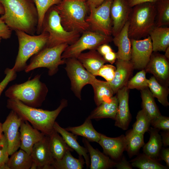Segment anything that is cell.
Instances as JSON below:
<instances>
[{"label":"cell","instance_id":"1","mask_svg":"<svg viewBox=\"0 0 169 169\" xmlns=\"http://www.w3.org/2000/svg\"><path fill=\"white\" fill-rule=\"evenodd\" d=\"M0 2L4 11L1 18L12 31H21L34 35L38 14L32 0H0Z\"/></svg>","mask_w":169,"mask_h":169},{"label":"cell","instance_id":"2","mask_svg":"<svg viewBox=\"0 0 169 169\" xmlns=\"http://www.w3.org/2000/svg\"><path fill=\"white\" fill-rule=\"evenodd\" d=\"M67 105V100L63 99L56 109L50 111L28 106L17 99H8L7 107L15 111L23 120L29 122L34 128L49 136L53 129L57 116Z\"/></svg>","mask_w":169,"mask_h":169},{"label":"cell","instance_id":"3","mask_svg":"<svg viewBox=\"0 0 169 169\" xmlns=\"http://www.w3.org/2000/svg\"><path fill=\"white\" fill-rule=\"evenodd\" d=\"M61 25L67 31L82 33L90 30L85 20L89 8L86 0H63L55 5Z\"/></svg>","mask_w":169,"mask_h":169},{"label":"cell","instance_id":"4","mask_svg":"<svg viewBox=\"0 0 169 169\" xmlns=\"http://www.w3.org/2000/svg\"><path fill=\"white\" fill-rule=\"evenodd\" d=\"M41 75L38 74L23 83L12 85L5 91V96L17 99L30 107L41 106L48 91L46 85L40 80Z\"/></svg>","mask_w":169,"mask_h":169},{"label":"cell","instance_id":"5","mask_svg":"<svg viewBox=\"0 0 169 169\" xmlns=\"http://www.w3.org/2000/svg\"><path fill=\"white\" fill-rule=\"evenodd\" d=\"M156 15L155 3H144L132 7L128 20L130 38L139 39L149 36L156 26Z\"/></svg>","mask_w":169,"mask_h":169},{"label":"cell","instance_id":"6","mask_svg":"<svg viewBox=\"0 0 169 169\" xmlns=\"http://www.w3.org/2000/svg\"><path fill=\"white\" fill-rule=\"evenodd\" d=\"M42 32H46L49 34L47 47L64 44H71L81 36V33L78 31L68 32L64 29L61 24L55 5L51 7L46 12L43 21L41 33Z\"/></svg>","mask_w":169,"mask_h":169},{"label":"cell","instance_id":"7","mask_svg":"<svg viewBox=\"0 0 169 169\" xmlns=\"http://www.w3.org/2000/svg\"><path fill=\"white\" fill-rule=\"evenodd\" d=\"M15 32L18 38L19 47L13 68L17 72L25 70L28 59L46 47L49 34L46 32H42L37 35H31L19 30Z\"/></svg>","mask_w":169,"mask_h":169},{"label":"cell","instance_id":"8","mask_svg":"<svg viewBox=\"0 0 169 169\" xmlns=\"http://www.w3.org/2000/svg\"><path fill=\"white\" fill-rule=\"evenodd\" d=\"M68 46L67 44H64L53 47H45L31 57L25 71L28 73L36 69L43 67L48 69L49 75L55 74L58 71L59 66L65 64V60L62 58L61 55Z\"/></svg>","mask_w":169,"mask_h":169},{"label":"cell","instance_id":"9","mask_svg":"<svg viewBox=\"0 0 169 169\" xmlns=\"http://www.w3.org/2000/svg\"><path fill=\"white\" fill-rule=\"evenodd\" d=\"M81 36L73 44L69 45L63 53L61 57L65 59L77 58L83 51L96 50L100 45L112 41L110 36L105 35L90 30L82 33Z\"/></svg>","mask_w":169,"mask_h":169},{"label":"cell","instance_id":"10","mask_svg":"<svg viewBox=\"0 0 169 169\" xmlns=\"http://www.w3.org/2000/svg\"><path fill=\"white\" fill-rule=\"evenodd\" d=\"M113 0H105L97 7L89 6V15L85 20L90 30L107 36L112 33V22L110 9Z\"/></svg>","mask_w":169,"mask_h":169},{"label":"cell","instance_id":"11","mask_svg":"<svg viewBox=\"0 0 169 169\" xmlns=\"http://www.w3.org/2000/svg\"><path fill=\"white\" fill-rule=\"evenodd\" d=\"M65 69L71 82V89L75 96L81 99V92L83 87L92 84L95 76L87 71L76 58L65 59Z\"/></svg>","mask_w":169,"mask_h":169},{"label":"cell","instance_id":"12","mask_svg":"<svg viewBox=\"0 0 169 169\" xmlns=\"http://www.w3.org/2000/svg\"><path fill=\"white\" fill-rule=\"evenodd\" d=\"M22 120L15 111L11 110L2 124V131L7 140L9 156L11 155L20 147L19 129Z\"/></svg>","mask_w":169,"mask_h":169},{"label":"cell","instance_id":"13","mask_svg":"<svg viewBox=\"0 0 169 169\" xmlns=\"http://www.w3.org/2000/svg\"><path fill=\"white\" fill-rule=\"evenodd\" d=\"M131 50L130 61L134 69H144L153 52L151 38L148 36L143 39H131Z\"/></svg>","mask_w":169,"mask_h":169},{"label":"cell","instance_id":"14","mask_svg":"<svg viewBox=\"0 0 169 169\" xmlns=\"http://www.w3.org/2000/svg\"><path fill=\"white\" fill-rule=\"evenodd\" d=\"M30 155L33 161L31 169H53L54 160L49 149L48 136L34 145Z\"/></svg>","mask_w":169,"mask_h":169},{"label":"cell","instance_id":"15","mask_svg":"<svg viewBox=\"0 0 169 169\" xmlns=\"http://www.w3.org/2000/svg\"><path fill=\"white\" fill-rule=\"evenodd\" d=\"M146 72L152 74L162 85L168 87L169 79V64L164 55L157 52L152 53L144 69Z\"/></svg>","mask_w":169,"mask_h":169},{"label":"cell","instance_id":"16","mask_svg":"<svg viewBox=\"0 0 169 169\" xmlns=\"http://www.w3.org/2000/svg\"><path fill=\"white\" fill-rule=\"evenodd\" d=\"M132 8L126 0H113L110 14L114 37L119 34L128 21Z\"/></svg>","mask_w":169,"mask_h":169},{"label":"cell","instance_id":"17","mask_svg":"<svg viewBox=\"0 0 169 169\" xmlns=\"http://www.w3.org/2000/svg\"><path fill=\"white\" fill-rule=\"evenodd\" d=\"M116 93L118 105L115 125L126 130L128 128L131 119L129 105V89L125 86L119 89Z\"/></svg>","mask_w":169,"mask_h":169},{"label":"cell","instance_id":"18","mask_svg":"<svg viewBox=\"0 0 169 169\" xmlns=\"http://www.w3.org/2000/svg\"><path fill=\"white\" fill-rule=\"evenodd\" d=\"M98 143L102 148L104 153L112 159L119 160L125 149V136L110 137L101 134Z\"/></svg>","mask_w":169,"mask_h":169},{"label":"cell","instance_id":"19","mask_svg":"<svg viewBox=\"0 0 169 169\" xmlns=\"http://www.w3.org/2000/svg\"><path fill=\"white\" fill-rule=\"evenodd\" d=\"M21 149L31 155L33 147L37 142L45 136L44 133L32 126L25 120H22L20 129Z\"/></svg>","mask_w":169,"mask_h":169},{"label":"cell","instance_id":"20","mask_svg":"<svg viewBox=\"0 0 169 169\" xmlns=\"http://www.w3.org/2000/svg\"><path fill=\"white\" fill-rule=\"evenodd\" d=\"M116 69L113 79L109 82L114 93L126 86L134 68L130 61L116 59L115 62Z\"/></svg>","mask_w":169,"mask_h":169},{"label":"cell","instance_id":"21","mask_svg":"<svg viewBox=\"0 0 169 169\" xmlns=\"http://www.w3.org/2000/svg\"><path fill=\"white\" fill-rule=\"evenodd\" d=\"M82 141L89 154L90 169H107L115 167L116 162L98 149H94L85 138H83Z\"/></svg>","mask_w":169,"mask_h":169},{"label":"cell","instance_id":"22","mask_svg":"<svg viewBox=\"0 0 169 169\" xmlns=\"http://www.w3.org/2000/svg\"><path fill=\"white\" fill-rule=\"evenodd\" d=\"M129 26L128 21L119 34L113 38L114 44L118 47L116 53L117 59L126 61L131 60V45L128 35Z\"/></svg>","mask_w":169,"mask_h":169},{"label":"cell","instance_id":"23","mask_svg":"<svg viewBox=\"0 0 169 169\" xmlns=\"http://www.w3.org/2000/svg\"><path fill=\"white\" fill-rule=\"evenodd\" d=\"M53 129L59 134L64 139L67 145L74 150L79 156L84 157L87 167L90 165V157L87 149L80 146L77 141V136L70 132L61 127L55 121Z\"/></svg>","mask_w":169,"mask_h":169},{"label":"cell","instance_id":"24","mask_svg":"<svg viewBox=\"0 0 169 169\" xmlns=\"http://www.w3.org/2000/svg\"><path fill=\"white\" fill-rule=\"evenodd\" d=\"M76 58L87 71L95 76L99 69L107 62L96 50L82 53Z\"/></svg>","mask_w":169,"mask_h":169},{"label":"cell","instance_id":"25","mask_svg":"<svg viewBox=\"0 0 169 169\" xmlns=\"http://www.w3.org/2000/svg\"><path fill=\"white\" fill-rule=\"evenodd\" d=\"M118 101L116 95L109 100L104 101L97 106L87 118L90 120H99L109 118L115 120L117 114Z\"/></svg>","mask_w":169,"mask_h":169},{"label":"cell","instance_id":"26","mask_svg":"<svg viewBox=\"0 0 169 169\" xmlns=\"http://www.w3.org/2000/svg\"><path fill=\"white\" fill-rule=\"evenodd\" d=\"M153 52H165L169 46V28L155 26L149 35Z\"/></svg>","mask_w":169,"mask_h":169},{"label":"cell","instance_id":"27","mask_svg":"<svg viewBox=\"0 0 169 169\" xmlns=\"http://www.w3.org/2000/svg\"><path fill=\"white\" fill-rule=\"evenodd\" d=\"M48 136L49 149L55 160L61 159L68 151H73L61 136L54 129Z\"/></svg>","mask_w":169,"mask_h":169},{"label":"cell","instance_id":"28","mask_svg":"<svg viewBox=\"0 0 169 169\" xmlns=\"http://www.w3.org/2000/svg\"><path fill=\"white\" fill-rule=\"evenodd\" d=\"M159 130L153 127L149 128L148 131L150 136L149 141L143 146V153L156 160L159 157L162 145Z\"/></svg>","mask_w":169,"mask_h":169},{"label":"cell","instance_id":"29","mask_svg":"<svg viewBox=\"0 0 169 169\" xmlns=\"http://www.w3.org/2000/svg\"><path fill=\"white\" fill-rule=\"evenodd\" d=\"M67 131L77 136H83L89 141L98 142L101 133L94 128L91 120L86 118L81 125L75 127L69 126L65 128Z\"/></svg>","mask_w":169,"mask_h":169},{"label":"cell","instance_id":"30","mask_svg":"<svg viewBox=\"0 0 169 169\" xmlns=\"http://www.w3.org/2000/svg\"><path fill=\"white\" fill-rule=\"evenodd\" d=\"M94 92V100L97 106L113 96L114 92L109 82L96 78L91 84Z\"/></svg>","mask_w":169,"mask_h":169},{"label":"cell","instance_id":"31","mask_svg":"<svg viewBox=\"0 0 169 169\" xmlns=\"http://www.w3.org/2000/svg\"><path fill=\"white\" fill-rule=\"evenodd\" d=\"M11 156L7 163L9 169H31L33 163L31 156L24 151L20 149Z\"/></svg>","mask_w":169,"mask_h":169},{"label":"cell","instance_id":"32","mask_svg":"<svg viewBox=\"0 0 169 169\" xmlns=\"http://www.w3.org/2000/svg\"><path fill=\"white\" fill-rule=\"evenodd\" d=\"M70 151V150L68 151L61 159L54 160L52 165L53 169H83L85 163L83 157L79 156V158L77 159L73 156Z\"/></svg>","mask_w":169,"mask_h":169},{"label":"cell","instance_id":"33","mask_svg":"<svg viewBox=\"0 0 169 169\" xmlns=\"http://www.w3.org/2000/svg\"><path fill=\"white\" fill-rule=\"evenodd\" d=\"M125 151L130 157L137 154L140 148L145 144L144 135L134 131L132 129L126 132L125 136Z\"/></svg>","mask_w":169,"mask_h":169},{"label":"cell","instance_id":"34","mask_svg":"<svg viewBox=\"0 0 169 169\" xmlns=\"http://www.w3.org/2000/svg\"><path fill=\"white\" fill-rule=\"evenodd\" d=\"M142 109L147 114L151 120L161 115L155 101L154 97L148 87L141 90Z\"/></svg>","mask_w":169,"mask_h":169},{"label":"cell","instance_id":"35","mask_svg":"<svg viewBox=\"0 0 169 169\" xmlns=\"http://www.w3.org/2000/svg\"><path fill=\"white\" fill-rule=\"evenodd\" d=\"M148 87L154 97L156 98L162 105L164 106L169 105L167 98L169 90L167 87L161 84L152 76L148 79Z\"/></svg>","mask_w":169,"mask_h":169},{"label":"cell","instance_id":"36","mask_svg":"<svg viewBox=\"0 0 169 169\" xmlns=\"http://www.w3.org/2000/svg\"><path fill=\"white\" fill-rule=\"evenodd\" d=\"M132 166L140 169H167L164 166L145 154H141L130 161Z\"/></svg>","mask_w":169,"mask_h":169},{"label":"cell","instance_id":"37","mask_svg":"<svg viewBox=\"0 0 169 169\" xmlns=\"http://www.w3.org/2000/svg\"><path fill=\"white\" fill-rule=\"evenodd\" d=\"M156 15V26L169 24V0H157L155 3Z\"/></svg>","mask_w":169,"mask_h":169},{"label":"cell","instance_id":"38","mask_svg":"<svg viewBox=\"0 0 169 169\" xmlns=\"http://www.w3.org/2000/svg\"><path fill=\"white\" fill-rule=\"evenodd\" d=\"M34 3L38 12V22L36 33L37 34L41 33L43 21L48 10L51 7L58 5L63 0H32Z\"/></svg>","mask_w":169,"mask_h":169},{"label":"cell","instance_id":"39","mask_svg":"<svg viewBox=\"0 0 169 169\" xmlns=\"http://www.w3.org/2000/svg\"><path fill=\"white\" fill-rule=\"evenodd\" d=\"M136 118V120L132 125V129L136 132L144 135L148 131L151 120L143 109L138 112Z\"/></svg>","mask_w":169,"mask_h":169},{"label":"cell","instance_id":"40","mask_svg":"<svg viewBox=\"0 0 169 169\" xmlns=\"http://www.w3.org/2000/svg\"><path fill=\"white\" fill-rule=\"evenodd\" d=\"M144 69L141 70L129 80L126 85L129 89H136L140 90L148 87V79L146 77Z\"/></svg>","mask_w":169,"mask_h":169},{"label":"cell","instance_id":"41","mask_svg":"<svg viewBox=\"0 0 169 169\" xmlns=\"http://www.w3.org/2000/svg\"><path fill=\"white\" fill-rule=\"evenodd\" d=\"M9 156L7 140L3 134L0 139V169H9L7 165Z\"/></svg>","mask_w":169,"mask_h":169},{"label":"cell","instance_id":"42","mask_svg":"<svg viewBox=\"0 0 169 169\" xmlns=\"http://www.w3.org/2000/svg\"><path fill=\"white\" fill-rule=\"evenodd\" d=\"M116 69V67L111 64H104L98 70L96 76L102 77L106 81L110 82L114 77Z\"/></svg>","mask_w":169,"mask_h":169},{"label":"cell","instance_id":"43","mask_svg":"<svg viewBox=\"0 0 169 169\" xmlns=\"http://www.w3.org/2000/svg\"><path fill=\"white\" fill-rule=\"evenodd\" d=\"M4 72L5 74V77L0 82V97L8 84L15 80L17 76L16 72L13 67L12 69L8 68H6Z\"/></svg>","mask_w":169,"mask_h":169},{"label":"cell","instance_id":"44","mask_svg":"<svg viewBox=\"0 0 169 169\" xmlns=\"http://www.w3.org/2000/svg\"><path fill=\"white\" fill-rule=\"evenodd\" d=\"M151 125L159 130L169 131V117L161 115L152 120Z\"/></svg>","mask_w":169,"mask_h":169},{"label":"cell","instance_id":"45","mask_svg":"<svg viewBox=\"0 0 169 169\" xmlns=\"http://www.w3.org/2000/svg\"><path fill=\"white\" fill-rule=\"evenodd\" d=\"M12 31L2 19L0 15V38L5 39L9 38L11 37Z\"/></svg>","mask_w":169,"mask_h":169},{"label":"cell","instance_id":"46","mask_svg":"<svg viewBox=\"0 0 169 169\" xmlns=\"http://www.w3.org/2000/svg\"><path fill=\"white\" fill-rule=\"evenodd\" d=\"M132 166L124 157H123L117 162L115 167L118 169H131Z\"/></svg>","mask_w":169,"mask_h":169},{"label":"cell","instance_id":"47","mask_svg":"<svg viewBox=\"0 0 169 169\" xmlns=\"http://www.w3.org/2000/svg\"><path fill=\"white\" fill-rule=\"evenodd\" d=\"M159 158L164 161L166 166H169V148H161L159 155Z\"/></svg>","mask_w":169,"mask_h":169},{"label":"cell","instance_id":"48","mask_svg":"<svg viewBox=\"0 0 169 169\" xmlns=\"http://www.w3.org/2000/svg\"><path fill=\"white\" fill-rule=\"evenodd\" d=\"M103 57L106 62H109L111 64L115 63L117 59L116 53L113 50L106 54Z\"/></svg>","mask_w":169,"mask_h":169},{"label":"cell","instance_id":"49","mask_svg":"<svg viewBox=\"0 0 169 169\" xmlns=\"http://www.w3.org/2000/svg\"><path fill=\"white\" fill-rule=\"evenodd\" d=\"M96 50L102 56L107 53L113 50L108 44H105L100 46Z\"/></svg>","mask_w":169,"mask_h":169},{"label":"cell","instance_id":"50","mask_svg":"<svg viewBox=\"0 0 169 169\" xmlns=\"http://www.w3.org/2000/svg\"><path fill=\"white\" fill-rule=\"evenodd\" d=\"M131 8L137 5L146 3H155L157 0H126Z\"/></svg>","mask_w":169,"mask_h":169},{"label":"cell","instance_id":"51","mask_svg":"<svg viewBox=\"0 0 169 169\" xmlns=\"http://www.w3.org/2000/svg\"><path fill=\"white\" fill-rule=\"evenodd\" d=\"M161 141L164 146H167L169 145V131H164L161 133Z\"/></svg>","mask_w":169,"mask_h":169},{"label":"cell","instance_id":"52","mask_svg":"<svg viewBox=\"0 0 169 169\" xmlns=\"http://www.w3.org/2000/svg\"><path fill=\"white\" fill-rule=\"evenodd\" d=\"M105 0H86L88 6H91L97 7L102 4Z\"/></svg>","mask_w":169,"mask_h":169},{"label":"cell","instance_id":"53","mask_svg":"<svg viewBox=\"0 0 169 169\" xmlns=\"http://www.w3.org/2000/svg\"><path fill=\"white\" fill-rule=\"evenodd\" d=\"M164 56L168 60L169 59V46L168 47L165 51Z\"/></svg>","mask_w":169,"mask_h":169},{"label":"cell","instance_id":"54","mask_svg":"<svg viewBox=\"0 0 169 169\" xmlns=\"http://www.w3.org/2000/svg\"><path fill=\"white\" fill-rule=\"evenodd\" d=\"M4 11L3 7L0 2V15H2L4 13Z\"/></svg>","mask_w":169,"mask_h":169},{"label":"cell","instance_id":"55","mask_svg":"<svg viewBox=\"0 0 169 169\" xmlns=\"http://www.w3.org/2000/svg\"><path fill=\"white\" fill-rule=\"evenodd\" d=\"M2 125V124L0 122V135H2L3 134Z\"/></svg>","mask_w":169,"mask_h":169},{"label":"cell","instance_id":"56","mask_svg":"<svg viewBox=\"0 0 169 169\" xmlns=\"http://www.w3.org/2000/svg\"><path fill=\"white\" fill-rule=\"evenodd\" d=\"M2 135H0V139L1 138V136H2Z\"/></svg>","mask_w":169,"mask_h":169},{"label":"cell","instance_id":"57","mask_svg":"<svg viewBox=\"0 0 169 169\" xmlns=\"http://www.w3.org/2000/svg\"><path fill=\"white\" fill-rule=\"evenodd\" d=\"M1 38H0V42H1Z\"/></svg>","mask_w":169,"mask_h":169}]
</instances>
